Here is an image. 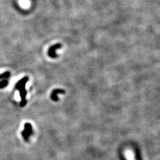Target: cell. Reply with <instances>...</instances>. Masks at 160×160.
I'll return each instance as SVG.
<instances>
[{
    "mask_svg": "<svg viewBox=\"0 0 160 160\" xmlns=\"http://www.w3.org/2000/svg\"><path fill=\"white\" fill-rule=\"evenodd\" d=\"M29 81V78L27 77H23L22 79L19 80L17 82L15 85V88L19 90L20 96L21 98L20 101V106L24 107L26 106L27 103L26 100V96H27V91L25 88L26 83Z\"/></svg>",
    "mask_w": 160,
    "mask_h": 160,
    "instance_id": "6da1fadb",
    "label": "cell"
},
{
    "mask_svg": "<svg viewBox=\"0 0 160 160\" xmlns=\"http://www.w3.org/2000/svg\"><path fill=\"white\" fill-rule=\"evenodd\" d=\"M33 134L32 125L30 123H26L24 126V130L21 132L23 139L25 141H28L30 136Z\"/></svg>",
    "mask_w": 160,
    "mask_h": 160,
    "instance_id": "7a4b0ae2",
    "label": "cell"
},
{
    "mask_svg": "<svg viewBox=\"0 0 160 160\" xmlns=\"http://www.w3.org/2000/svg\"><path fill=\"white\" fill-rule=\"evenodd\" d=\"M62 47V45L61 43H58L55 45H52L50 46L48 50V55L52 58H56L58 57V55L56 54V50L57 49H59Z\"/></svg>",
    "mask_w": 160,
    "mask_h": 160,
    "instance_id": "3957f363",
    "label": "cell"
},
{
    "mask_svg": "<svg viewBox=\"0 0 160 160\" xmlns=\"http://www.w3.org/2000/svg\"><path fill=\"white\" fill-rule=\"evenodd\" d=\"M65 91L63 90H61V89H55L52 92L51 96H50V97H51L52 100L54 101H58V94H64Z\"/></svg>",
    "mask_w": 160,
    "mask_h": 160,
    "instance_id": "277c9868",
    "label": "cell"
},
{
    "mask_svg": "<svg viewBox=\"0 0 160 160\" xmlns=\"http://www.w3.org/2000/svg\"><path fill=\"white\" fill-rule=\"evenodd\" d=\"M124 155L126 160H136L133 151L130 149H127L125 151Z\"/></svg>",
    "mask_w": 160,
    "mask_h": 160,
    "instance_id": "5b68a950",
    "label": "cell"
},
{
    "mask_svg": "<svg viewBox=\"0 0 160 160\" xmlns=\"http://www.w3.org/2000/svg\"><path fill=\"white\" fill-rule=\"evenodd\" d=\"M10 76V72L6 71L4 72L3 74H0V79H5L8 78Z\"/></svg>",
    "mask_w": 160,
    "mask_h": 160,
    "instance_id": "8992f818",
    "label": "cell"
},
{
    "mask_svg": "<svg viewBox=\"0 0 160 160\" xmlns=\"http://www.w3.org/2000/svg\"><path fill=\"white\" fill-rule=\"evenodd\" d=\"M8 85V81L5 79H3V81H0V88H4L6 87Z\"/></svg>",
    "mask_w": 160,
    "mask_h": 160,
    "instance_id": "52a82bcc",
    "label": "cell"
}]
</instances>
